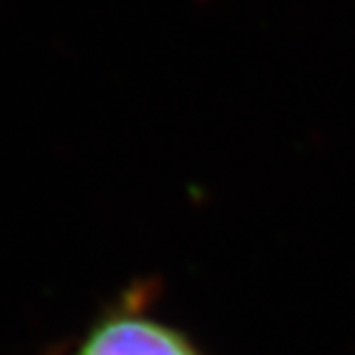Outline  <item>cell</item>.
<instances>
[{"label": "cell", "instance_id": "cell-1", "mask_svg": "<svg viewBox=\"0 0 355 355\" xmlns=\"http://www.w3.org/2000/svg\"><path fill=\"white\" fill-rule=\"evenodd\" d=\"M67 355H202L180 328L150 316L139 304L114 309L84 333Z\"/></svg>", "mask_w": 355, "mask_h": 355}]
</instances>
